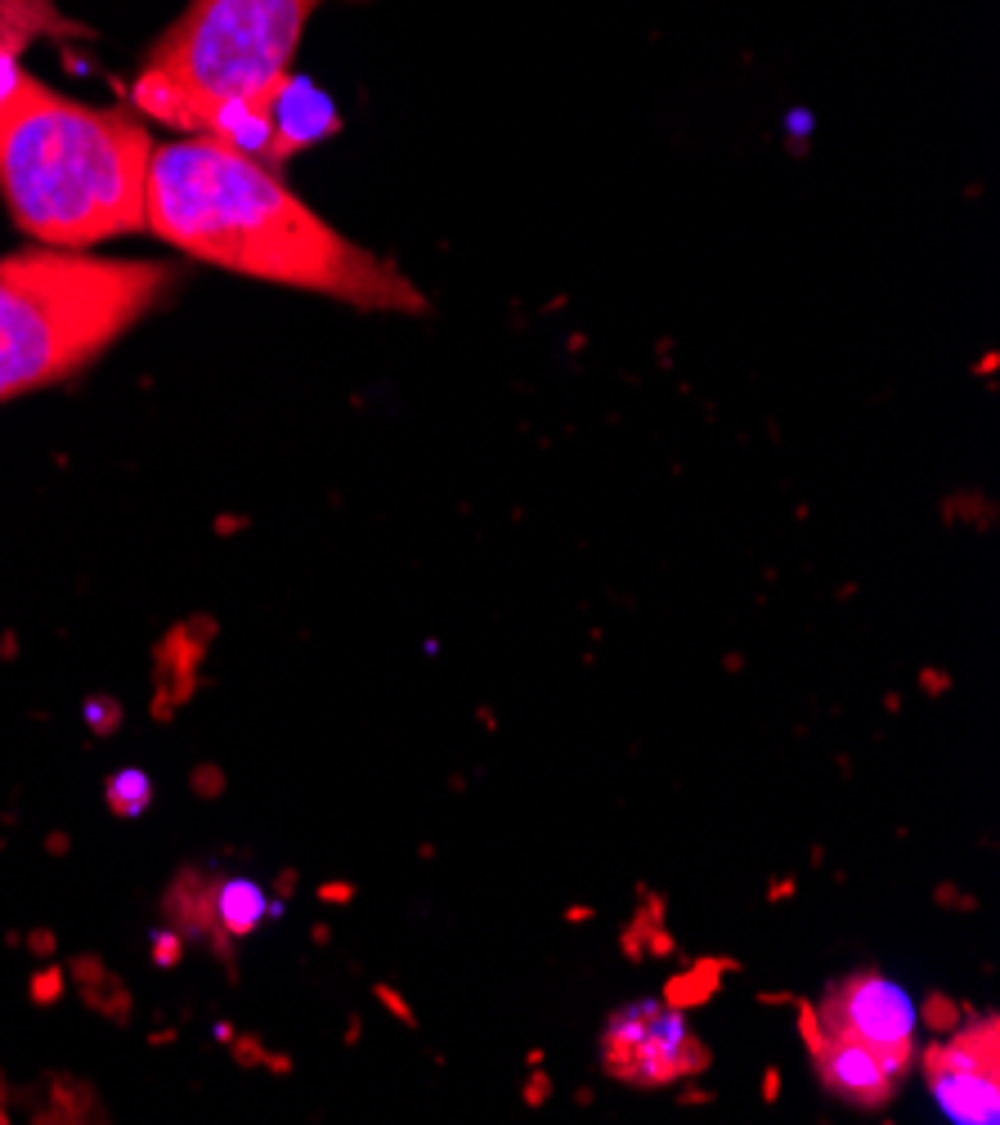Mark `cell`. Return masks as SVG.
<instances>
[{
    "label": "cell",
    "instance_id": "1",
    "mask_svg": "<svg viewBox=\"0 0 1000 1125\" xmlns=\"http://www.w3.org/2000/svg\"><path fill=\"white\" fill-rule=\"evenodd\" d=\"M144 229L193 260L355 310H427L404 269L337 234L261 157L220 135H180L153 148Z\"/></svg>",
    "mask_w": 1000,
    "mask_h": 1125
},
{
    "label": "cell",
    "instance_id": "2",
    "mask_svg": "<svg viewBox=\"0 0 1000 1125\" xmlns=\"http://www.w3.org/2000/svg\"><path fill=\"white\" fill-rule=\"evenodd\" d=\"M153 135L131 113L0 68V198L41 247L86 251L148 225Z\"/></svg>",
    "mask_w": 1000,
    "mask_h": 1125
},
{
    "label": "cell",
    "instance_id": "3",
    "mask_svg": "<svg viewBox=\"0 0 1000 1125\" xmlns=\"http://www.w3.org/2000/svg\"><path fill=\"white\" fill-rule=\"evenodd\" d=\"M319 5L328 0H189L148 50L135 108L184 135L256 144L287 99L296 45Z\"/></svg>",
    "mask_w": 1000,
    "mask_h": 1125
},
{
    "label": "cell",
    "instance_id": "4",
    "mask_svg": "<svg viewBox=\"0 0 1000 1125\" xmlns=\"http://www.w3.org/2000/svg\"><path fill=\"white\" fill-rule=\"evenodd\" d=\"M175 283L180 269L162 260L68 247L0 256V404L95 364Z\"/></svg>",
    "mask_w": 1000,
    "mask_h": 1125
},
{
    "label": "cell",
    "instance_id": "5",
    "mask_svg": "<svg viewBox=\"0 0 1000 1125\" xmlns=\"http://www.w3.org/2000/svg\"><path fill=\"white\" fill-rule=\"evenodd\" d=\"M799 1018L866 1045L897 1081L915 1063V1004L902 987H893L879 973H853V978L835 982L821 1004H803Z\"/></svg>",
    "mask_w": 1000,
    "mask_h": 1125
},
{
    "label": "cell",
    "instance_id": "6",
    "mask_svg": "<svg viewBox=\"0 0 1000 1125\" xmlns=\"http://www.w3.org/2000/svg\"><path fill=\"white\" fill-rule=\"evenodd\" d=\"M601 1063L619 1081L633 1085H669L687 1081L709 1063L696 1031L687 1027L678 1004H628L610 1018L601 1040Z\"/></svg>",
    "mask_w": 1000,
    "mask_h": 1125
},
{
    "label": "cell",
    "instance_id": "7",
    "mask_svg": "<svg viewBox=\"0 0 1000 1125\" xmlns=\"http://www.w3.org/2000/svg\"><path fill=\"white\" fill-rule=\"evenodd\" d=\"M924 1081L951 1121L992 1125L1000 1117V1022L983 1013L942 1045L924 1049Z\"/></svg>",
    "mask_w": 1000,
    "mask_h": 1125
},
{
    "label": "cell",
    "instance_id": "8",
    "mask_svg": "<svg viewBox=\"0 0 1000 1125\" xmlns=\"http://www.w3.org/2000/svg\"><path fill=\"white\" fill-rule=\"evenodd\" d=\"M799 1031L812 1049V1063H817V1076L826 1081L830 1094L857 1103V1108H884L897 1090V1076L870 1054L866 1045L848 1036H835V1031H821L812 1022L799 1018Z\"/></svg>",
    "mask_w": 1000,
    "mask_h": 1125
},
{
    "label": "cell",
    "instance_id": "9",
    "mask_svg": "<svg viewBox=\"0 0 1000 1125\" xmlns=\"http://www.w3.org/2000/svg\"><path fill=\"white\" fill-rule=\"evenodd\" d=\"M265 906H270V897H265L261 888H256L252 879H225L216 883V892H211V910H216V937H247L256 933V924L265 919Z\"/></svg>",
    "mask_w": 1000,
    "mask_h": 1125
},
{
    "label": "cell",
    "instance_id": "10",
    "mask_svg": "<svg viewBox=\"0 0 1000 1125\" xmlns=\"http://www.w3.org/2000/svg\"><path fill=\"white\" fill-rule=\"evenodd\" d=\"M211 892H216V883H211L207 875H198V870H180L175 883H171V892H166V919H175V928H180L184 937H193V933H211V937H216Z\"/></svg>",
    "mask_w": 1000,
    "mask_h": 1125
},
{
    "label": "cell",
    "instance_id": "11",
    "mask_svg": "<svg viewBox=\"0 0 1000 1125\" xmlns=\"http://www.w3.org/2000/svg\"><path fill=\"white\" fill-rule=\"evenodd\" d=\"M104 789H108V812H117V816H140V812H148V803H153V780L135 767L108 776Z\"/></svg>",
    "mask_w": 1000,
    "mask_h": 1125
},
{
    "label": "cell",
    "instance_id": "12",
    "mask_svg": "<svg viewBox=\"0 0 1000 1125\" xmlns=\"http://www.w3.org/2000/svg\"><path fill=\"white\" fill-rule=\"evenodd\" d=\"M86 722L95 736H113L117 727H122V704L108 700V695H90L86 700Z\"/></svg>",
    "mask_w": 1000,
    "mask_h": 1125
},
{
    "label": "cell",
    "instance_id": "13",
    "mask_svg": "<svg viewBox=\"0 0 1000 1125\" xmlns=\"http://www.w3.org/2000/svg\"><path fill=\"white\" fill-rule=\"evenodd\" d=\"M184 955V933L180 928H162V933L153 937V960L162 964V969H171V964H180Z\"/></svg>",
    "mask_w": 1000,
    "mask_h": 1125
},
{
    "label": "cell",
    "instance_id": "14",
    "mask_svg": "<svg viewBox=\"0 0 1000 1125\" xmlns=\"http://www.w3.org/2000/svg\"><path fill=\"white\" fill-rule=\"evenodd\" d=\"M63 996V969H41L32 978V1000L36 1004H54Z\"/></svg>",
    "mask_w": 1000,
    "mask_h": 1125
},
{
    "label": "cell",
    "instance_id": "15",
    "mask_svg": "<svg viewBox=\"0 0 1000 1125\" xmlns=\"http://www.w3.org/2000/svg\"><path fill=\"white\" fill-rule=\"evenodd\" d=\"M32 951L36 955H50L54 951V937L50 933H32Z\"/></svg>",
    "mask_w": 1000,
    "mask_h": 1125
}]
</instances>
